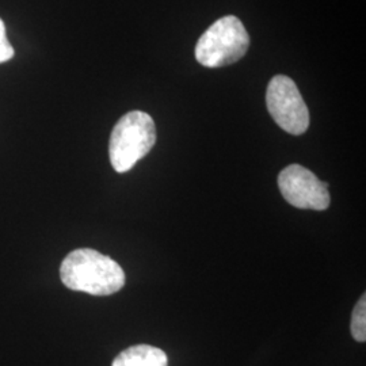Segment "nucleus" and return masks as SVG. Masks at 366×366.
I'll use <instances>...</instances> for the list:
<instances>
[{"label":"nucleus","mask_w":366,"mask_h":366,"mask_svg":"<svg viewBox=\"0 0 366 366\" xmlns=\"http://www.w3.org/2000/svg\"><path fill=\"white\" fill-rule=\"evenodd\" d=\"M66 288L92 296H110L125 285V273L117 262L92 249L69 252L60 266Z\"/></svg>","instance_id":"nucleus-1"},{"label":"nucleus","mask_w":366,"mask_h":366,"mask_svg":"<svg viewBox=\"0 0 366 366\" xmlns=\"http://www.w3.org/2000/svg\"><path fill=\"white\" fill-rule=\"evenodd\" d=\"M155 143L157 127L152 117L140 110L127 113L118 119L110 136L109 157L113 169L119 174L132 170Z\"/></svg>","instance_id":"nucleus-2"},{"label":"nucleus","mask_w":366,"mask_h":366,"mask_svg":"<svg viewBox=\"0 0 366 366\" xmlns=\"http://www.w3.org/2000/svg\"><path fill=\"white\" fill-rule=\"evenodd\" d=\"M249 46L246 27L239 18L228 15L217 19L199 37L196 45L197 61L209 68L229 66L240 60Z\"/></svg>","instance_id":"nucleus-3"},{"label":"nucleus","mask_w":366,"mask_h":366,"mask_svg":"<svg viewBox=\"0 0 366 366\" xmlns=\"http://www.w3.org/2000/svg\"><path fill=\"white\" fill-rule=\"evenodd\" d=\"M266 105L277 125L290 134L299 136L310 128V112L296 83L285 75L270 80Z\"/></svg>","instance_id":"nucleus-4"},{"label":"nucleus","mask_w":366,"mask_h":366,"mask_svg":"<svg viewBox=\"0 0 366 366\" xmlns=\"http://www.w3.org/2000/svg\"><path fill=\"white\" fill-rule=\"evenodd\" d=\"M278 187L289 204L299 209L326 210L331 202L327 183L300 164H290L280 172Z\"/></svg>","instance_id":"nucleus-5"},{"label":"nucleus","mask_w":366,"mask_h":366,"mask_svg":"<svg viewBox=\"0 0 366 366\" xmlns=\"http://www.w3.org/2000/svg\"><path fill=\"white\" fill-rule=\"evenodd\" d=\"M112 366H169V358L159 347L136 345L118 354Z\"/></svg>","instance_id":"nucleus-6"},{"label":"nucleus","mask_w":366,"mask_h":366,"mask_svg":"<svg viewBox=\"0 0 366 366\" xmlns=\"http://www.w3.org/2000/svg\"><path fill=\"white\" fill-rule=\"evenodd\" d=\"M352 334L354 340L364 343L366 340V296L362 295L361 299L354 307L352 316Z\"/></svg>","instance_id":"nucleus-7"},{"label":"nucleus","mask_w":366,"mask_h":366,"mask_svg":"<svg viewBox=\"0 0 366 366\" xmlns=\"http://www.w3.org/2000/svg\"><path fill=\"white\" fill-rule=\"evenodd\" d=\"M14 57V48L7 39L4 22L0 19V64L11 60Z\"/></svg>","instance_id":"nucleus-8"}]
</instances>
